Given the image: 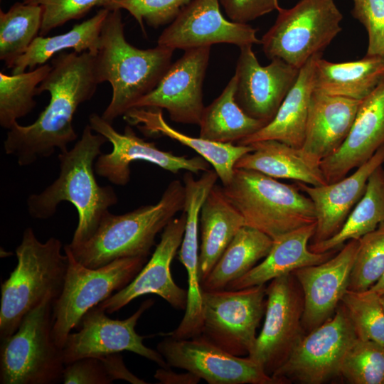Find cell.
Listing matches in <instances>:
<instances>
[{
    "mask_svg": "<svg viewBox=\"0 0 384 384\" xmlns=\"http://www.w3.org/2000/svg\"><path fill=\"white\" fill-rule=\"evenodd\" d=\"M95 54L89 51L60 53L51 60V69L37 88L48 92V105L31 124L18 122L8 129L4 149L21 166L50 156L56 149L68 150L78 134L73 125L78 107L90 100L100 84Z\"/></svg>",
    "mask_w": 384,
    "mask_h": 384,
    "instance_id": "cell-1",
    "label": "cell"
},
{
    "mask_svg": "<svg viewBox=\"0 0 384 384\" xmlns=\"http://www.w3.org/2000/svg\"><path fill=\"white\" fill-rule=\"evenodd\" d=\"M93 132L87 124L74 146L58 154V177L43 191L31 194L27 199L28 213L36 219L45 220L54 215L63 201L75 206L78 223L68 244L72 248L84 244L94 235L109 208L118 201L112 187L100 186L96 180L95 163L107 140Z\"/></svg>",
    "mask_w": 384,
    "mask_h": 384,
    "instance_id": "cell-2",
    "label": "cell"
},
{
    "mask_svg": "<svg viewBox=\"0 0 384 384\" xmlns=\"http://www.w3.org/2000/svg\"><path fill=\"white\" fill-rule=\"evenodd\" d=\"M174 51L158 45L148 49L131 45L125 38L121 10H110L95 54L100 84L108 82L112 90L102 118L112 123L152 91L170 67Z\"/></svg>",
    "mask_w": 384,
    "mask_h": 384,
    "instance_id": "cell-3",
    "label": "cell"
},
{
    "mask_svg": "<svg viewBox=\"0 0 384 384\" xmlns=\"http://www.w3.org/2000/svg\"><path fill=\"white\" fill-rule=\"evenodd\" d=\"M184 203L183 183L173 180L155 204L120 215L109 212L89 240L73 248L65 246L77 261L90 268L120 258L148 257L156 235L183 210Z\"/></svg>",
    "mask_w": 384,
    "mask_h": 384,
    "instance_id": "cell-4",
    "label": "cell"
},
{
    "mask_svg": "<svg viewBox=\"0 0 384 384\" xmlns=\"http://www.w3.org/2000/svg\"><path fill=\"white\" fill-rule=\"evenodd\" d=\"M63 243L52 237L41 242L27 228L16 248L17 265L1 284L0 338L11 336L26 314L46 299L60 294L68 265Z\"/></svg>",
    "mask_w": 384,
    "mask_h": 384,
    "instance_id": "cell-5",
    "label": "cell"
},
{
    "mask_svg": "<svg viewBox=\"0 0 384 384\" xmlns=\"http://www.w3.org/2000/svg\"><path fill=\"white\" fill-rule=\"evenodd\" d=\"M223 190L242 215L245 225L272 240L316 222L312 201L298 186L260 172L235 169Z\"/></svg>",
    "mask_w": 384,
    "mask_h": 384,
    "instance_id": "cell-6",
    "label": "cell"
},
{
    "mask_svg": "<svg viewBox=\"0 0 384 384\" xmlns=\"http://www.w3.org/2000/svg\"><path fill=\"white\" fill-rule=\"evenodd\" d=\"M48 297L30 311L18 329L1 340V384L61 383L65 368L62 349L53 338V307Z\"/></svg>",
    "mask_w": 384,
    "mask_h": 384,
    "instance_id": "cell-7",
    "label": "cell"
},
{
    "mask_svg": "<svg viewBox=\"0 0 384 384\" xmlns=\"http://www.w3.org/2000/svg\"><path fill=\"white\" fill-rule=\"evenodd\" d=\"M63 250L68 265L62 292L53 302L52 330L61 349L71 330L80 326L83 316L125 287L147 262V257H126L90 268L77 261L65 245Z\"/></svg>",
    "mask_w": 384,
    "mask_h": 384,
    "instance_id": "cell-8",
    "label": "cell"
},
{
    "mask_svg": "<svg viewBox=\"0 0 384 384\" xmlns=\"http://www.w3.org/2000/svg\"><path fill=\"white\" fill-rule=\"evenodd\" d=\"M342 18L333 0H300L290 9L280 8L260 44L268 58L300 69L341 32Z\"/></svg>",
    "mask_w": 384,
    "mask_h": 384,
    "instance_id": "cell-9",
    "label": "cell"
},
{
    "mask_svg": "<svg viewBox=\"0 0 384 384\" xmlns=\"http://www.w3.org/2000/svg\"><path fill=\"white\" fill-rule=\"evenodd\" d=\"M265 284L202 292L201 335L238 356L249 355L266 309Z\"/></svg>",
    "mask_w": 384,
    "mask_h": 384,
    "instance_id": "cell-10",
    "label": "cell"
},
{
    "mask_svg": "<svg viewBox=\"0 0 384 384\" xmlns=\"http://www.w3.org/2000/svg\"><path fill=\"white\" fill-rule=\"evenodd\" d=\"M265 321L247 356L272 376L305 335L302 289L292 273L270 281L266 287Z\"/></svg>",
    "mask_w": 384,
    "mask_h": 384,
    "instance_id": "cell-11",
    "label": "cell"
},
{
    "mask_svg": "<svg viewBox=\"0 0 384 384\" xmlns=\"http://www.w3.org/2000/svg\"><path fill=\"white\" fill-rule=\"evenodd\" d=\"M357 338L340 304L324 324L305 334L272 376L280 382L321 384L340 375L343 356Z\"/></svg>",
    "mask_w": 384,
    "mask_h": 384,
    "instance_id": "cell-12",
    "label": "cell"
},
{
    "mask_svg": "<svg viewBox=\"0 0 384 384\" xmlns=\"http://www.w3.org/2000/svg\"><path fill=\"white\" fill-rule=\"evenodd\" d=\"M156 348L169 367L186 370L209 384H281L250 357L233 355L201 334L185 339L166 336Z\"/></svg>",
    "mask_w": 384,
    "mask_h": 384,
    "instance_id": "cell-13",
    "label": "cell"
},
{
    "mask_svg": "<svg viewBox=\"0 0 384 384\" xmlns=\"http://www.w3.org/2000/svg\"><path fill=\"white\" fill-rule=\"evenodd\" d=\"M154 303L151 299L144 301L133 314L123 320L109 318L97 305L90 309L82 318L80 329L68 334L62 348L65 366L85 357L127 351L156 363L161 368H169L160 353L146 346L143 343L145 336L135 331L138 320Z\"/></svg>",
    "mask_w": 384,
    "mask_h": 384,
    "instance_id": "cell-14",
    "label": "cell"
},
{
    "mask_svg": "<svg viewBox=\"0 0 384 384\" xmlns=\"http://www.w3.org/2000/svg\"><path fill=\"white\" fill-rule=\"evenodd\" d=\"M88 121L92 130L104 136L112 145L111 152L97 157L95 171L113 184L125 186L129 182L130 164L135 161L149 162L173 174L186 170L198 174L210 169V164L202 156L190 158L161 150L155 143L137 137L129 125L124 133H119L112 123L97 113H92Z\"/></svg>",
    "mask_w": 384,
    "mask_h": 384,
    "instance_id": "cell-15",
    "label": "cell"
},
{
    "mask_svg": "<svg viewBox=\"0 0 384 384\" xmlns=\"http://www.w3.org/2000/svg\"><path fill=\"white\" fill-rule=\"evenodd\" d=\"M210 53V46L185 50L156 87L137 101L132 109H165L175 122L199 125L205 108L203 84Z\"/></svg>",
    "mask_w": 384,
    "mask_h": 384,
    "instance_id": "cell-16",
    "label": "cell"
},
{
    "mask_svg": "<svg viewBox=\"0 0 384 384\" xmlns=\"http://www.w3.org/2000/svg\"><path fill=\"white\" fill-rule=\"evenodd\" d=\"M218 43L239 47L260 43L255 28L223 16L219 0H192L157 40L158 46L184 50Z\"/></svg>",
    "mask_w": 384,
    "mask_h": 384,
    "instance_id": "cell-17",
    "label": "cell"
},
{
    "mask_svg": "<svg viewBox=\"0 0 384 384\" xmlns=\"http://www.w3.org/2000/svg\"><path fill=\"white\" fill-rule=\"evenodd\" d=\"M186 223V213L174 218L162 230L161 239L151 259L137 276L123 289L97 304L107 314L119 311L132 300L147 294H154L173 308L185 310L187 290L173 279L171 264L180 247Z\"/></svg>",
    "mask_w": 384,
    "mask_h": 384,
    "instance_id": "cell-18",
    "label": "cell"
},
{
    "mask_svg": "<svg viewBox=\"0 0 384 384\" xmlns=\"http://www.w3.org/2000/svg\"><path fill=\"white\" fill-rule=\"evenodd\" d=\"M252 45L240 47L235 76V98L251 117L269 123L294 84L299 69L279 58L261 65Z\"/></svg>",
    "mask_w": 384,
    "mask_h": 384,
    "instance_id": "cell-19",
    "label": "cell"
},
{
    "mask_svg": "<svg viewBox=\"0 0 384 384\" xmlns=\"http://www.w3.org/2000/svg\"><path fill=\"white\" fill-rule=\"evenodd\" d=\"M358 247V240H351L326 261L292 272L303 292L302 326L307 333L334 314L348 290Z\"/></svg>",
    "mask_w": 384,
    "mask_h": 384,
    "instance_id": "cell-20",
    "label": "cell"
},
{
    "mask_svg": "<svg viewBox=\"0 0 384 384\" xmlns=\"http://www.w3.org/2000/svg\"><path fill=\"white\" fill-rule=\"evenodd\" d=\"M384 145V80L358 107L351 130L341 146L322 160L320 168L327 183L344 178L368 161Z\"/></svg>",
    "mask_w": 384,
    "mask_h": 384,
    "instance_id": "cell-21",
    "label": "cell"
},
{
    "mask_svg": "<svg viewBox=\"0 0 384 384\" xmlns=\"http://www.w3.org/2000/svg\"><path fill=\"white\" fill-rule=\"evenodd\" d=\"M383 164L384 145L368 161L339 181L318 186L296 182L295 184L310 198L314 206L316 226L311 243L327 240L341 230L363 196L369 177Z\"/></svg>",
    "mask_w": 384,
    "mask_h": 384,
    "instance_id": "cell-22",
    "label": "cell"
},
{
    "mask_svg": "<svg viewBox=\"0 0 384 384\" xmlns=\"http://www.w3.org/2000/svg\"><path fill=\"white\" fill-rule=\"evenodd\" d=\"M361 101L313 92L304 140L300 148L309 161L320 166L322 160L341 146Z\"/></svg>",
    "mask_w": 384,
    "mask_h": 384,
    "instance_id": "cell-23",
    "label": "cell"
},
{
    "mask_svg": "<svg viewBox=\"0 0 384 384\" xmlns=\"http://www.w3.org/2000/svg\"><path fill=\"white\" fill-rule=\"evenodd\" d=\"M316 226V222L273 240L272 248L263 260L245 275L230 283L225 289H241L265 284L274 278L331 258L337 250L317 253L309 248V242L314 235Z\"/></svg>",
    "mask_w": 384,
    "mask_h": 384,
    "instance_id": "cell-24",
    "label": "cell"
},
{
    "mask_svg": "<svg viewBox=\"0 0 384 384\" xmlns=\"http://www.w3.org/2000/svg\"><path fill=\"white\" fill-rule=\"evenodd\" d=\"M124 117L129 124L137 125L144 134L169 137L195 151L213 166L223 186L231 181L236 162L243 155L253 151L250 144L215 142L178 132L166 122L161 109L133 108Z\"/></svg>",
    "mask_w": 384,
    "mask_h": 384,
    "instance_id": "cell-25",
    "label": "cell"
},
{
    "mask_svg": "<svg viewBox=\"0 0 384 384\" xmlns=\"http://www.w3.org/2000/svg\"><path fill=\"white\" fill-rule=\"evenodd\" d=\"M321 54V53H319ZM316 54L300 69L274 118L238 144L274 139L300 149L304 143L311 97L314 92V68Z\"/></svg>",
    "mask_w": 384,
    "mask_h": 384,
    "instance_id": "cell-26",
    "label": "cell"
},
{
    "mask_svg": "<svg viewBox=\"0 0 384 384\" xmlns=\"http://www.w3.org/2000/svg\"><path fill=\"white\" fill-rule=\"evenodd\" d=\"M384 80V56L366 55L348 62L332 63L319 54L314 62V91L363 100Z\"/></svg>",
    "mask_w": 384,
    "mask_h": 384,
    "instance_id": "cell-27",
    "label": "cell"
},
{
    "mask_svg": "<svg viewBox=\"0 0 384 384\" xmlns=\"http://www.w3.org/2000/svg\"><path fill=\"white\" fill-rule=\"evenodd\" d=\"M199 220L201 240L199 278L201 284L245 223L242 215L225 195L223 187L217 184L213 186L203 202Z\"/></svg>",
    "mask_w": 384,
    "mask_h": 384,
    "instance_id": "cell-28",
    "label": "cell"
},
{
    "mask_svg": "<svg viewBox=\"0 0 384 384\" xmlns=\"http://www.w3.org/2000/svg\"><path fill=\"white\" fill-rule=\"evenodd\" d=\"M253 151L243 155L235 169L254 170L274 178L318 186L327 184L320 166L309 161L301 149L269 139L250 144Z\"/></svg>",
    "mask_w": 384,
    "mask_h": 384,
    "instance_id": "cell-29",
    "label": "cell"
},
{
    "mask_svg": "<svg viewBox=\"0 0 384 384\" xmlns=\"http://www.w3.org/2000/svg\"><path fill=\"white\" fill-rule=\"evenodd\" d=\"M273 240L262 231L242 226L230 242L207 278L203 291L225 289L232 282L252 270L270 251Z\"/></svg>",
    "mask_w": 384,
    "mask_h": 384,
    "instance_id": "cell-30",
    "label": "cell"
},
{
    "mask_svg": "<svg viewBox=\"0 0 384 384\" xmlns=\"http://www.w3.org/2000/svg\"><path fill=\"white\" fill-rule=\"evenodd\" d=\"M109 9L101 8L91 18L75 24L66 33L53 36H37L28 50L13 64L12 74L46 64L55 54L64 50L97 53L102 25Z\"/></svg>",
    "mask_w": 384,
    "mask_h": 384,
    "instance_id": "cell-31",
    "label": "cell"
},
{
    "mask_svg": "<svg viewBox=\"0 0 384 384\" xmlns=\"http://www.w3.org/2000/svg\"><path fill=\"white\" fill-rule=\"evenodd\" d=\"M236 78L230 80L221 94L205 107L199 123V137L220 143L239 142L266 123L251 117L235 98Z\"/></svg>",
    "mask_w": 384,
    "mask_h": 384,
    "instance_id": "cell-32",
    "label": "cell"
},
{
    "mask_svg": "<svg viewBox=\"0 0 384 384\" xmlns=\"http://www.w3.org/2000/svg\"><path fill=\"white\" fill-rule=\"evenodd\" d=\"M186 223L178 251V260L188 277L187 304L177 328L166 334L175 338H191L201 335L203 325L202 289L199 278L198 229L200 208L191 205L185 210Z\"/></svg>",
    "mask_w": 384,
    "mask_h": 384,
    "instance_id": "cell-33",
    "label": "cell"
},
{
    "mask_svg": "<svg viewBox=\"0 0 384 384\" xmlns=\"http://www.w3.org/2000/svg\"><path fill=\"white\" fill-rule=\"evenodd\" d=\"M379 166L368 178L365 192L341 230L331 238L309 245L311 251L337 250L351 240H359L384 223V168Z\"/></svg>",
    "mask_w": 384,
    "mask_h": 384,
    "instance_id": "cell-34",
    "label": "cell"
},
{
    "mask_svg": "<svg viewBox=\"0 0 384 384\" xmlns=\"http://www.w3.org/2000/svg\"><path fill=\"white\" fill-rule=\"evenodd\" d=\"M42 22L40 5L18 1L6 11L0 10V60L9 68L38 36Z\"/></svg>",
    "mask_w": 384,
    "mask_h": 384,
    "instance_id": "cell-35",
    "label": "cell"
},
{
    "mask_svg": "<svg viewBox=\"0 0 384 384\" xmlns=\"http://www.w3.org/2000/svg\"><path fill=\"white\" fill-rule=\"evenodd\" d=\"M51 69L48 63L18 74L0 73V125L9 129L35 107L37 88Z\"/></svg>",
    "mask_w": 384,
    "mask_h": 384,
    "instance_id": "cell-36",
    "label": "cell"
},
{
    "mask_svg": "<svg viewBox=\"0 0 384 384\" xmlns=\"http://www.w3.org/2000/svg\"><path fill=\"white\" fill-rule=\"evenodd\" d=\"M341 304L358 338L384 346V309L377 293L370 289L360 292L348 289Z\"/></svg>",
    "mask_w": 384,
    "mask_h": 384,
    "instance_id": "cell-37",
    "label": "cell"
},
{
    "mask_svg": "<svg viewBox=\"0 0 384 384\" xmlns=\"http://www.w3.org/2000/svg\"><path fill=\"white\" fill-rule=\"evenodd\" d=\"M340 375L351 384H384V346L357 338L343 356Z\"/></svg>",
    "mask_w": 384,
    "mask_h": 384,
    "instance_id": "cell-38",
    "label": "cell"
},
{
    "mask_svg": "<svg viewBox=\"0 0 384 384\" xmlns=\"http://www.w3.org/2000/svg\"><path fill=\"white\" fill-rule=\"evenodd\" d=\"M384 273V223L358 240L348 289H370Z\"/></svg>",
    "mask_w": 384,
    "mask_h": 384,
    "instance_id": "cell-39",
    "label": "cell"
},
{
    "mask_svg": "<svg viewBox=\"0 0 384 384\" xmlns=\"http://www.w3.org/2000/svg\"><path fill=\"white\" fill-rule=\"evenodd\" d=\"M192 0H112L105 8L124 9L137 21L146 35L144 22L157 28L170 24Z\"/></svg>",
    "mask_w": 384,
    "mask_h": 384,
    "instance_id": "cell-40",
    "label": "cell"
},
{
    "mask_svg": "<svg viewBox=\"0 0 384 384\" xmlns=\"http://www.w3.org/2000/svg\"><path fill=\"white\" fill-rule=\"evenodd\" d=\"M112 0H23L40 5L43 22L39 36H45L51 30L75 19H79L94 7L106 8Z\"/></svg>",
    "mask_w": 384,
    "mask_h": 384,
    "instance_id": "cell-41",
    "label": "cell"
},
{
    "mask_svg": "<svg viewBox=\"0 0 384 384\" xmlns=\"http://www.w3.org/2000/svg\"><path fill=\"white\" fill-rule=\"evenodd\" d=\"M352 16L368 34L366 55L384 56V0H353Z\"/></svg>",
    "mask_w": 384,
    "mask_h": 384,
    "instance_id": "cell-42",
    "label": "cell"
},
{
    "mask_svg": "<svg viewBox=\"0 0 384 384\" xmlns=\"http://www.w3.org/2000/svg\"><path fill=\"white\" fill-rule=\"evenodd\" d=\"M62 383L64 384L112 383L100 358L85 357L65 366Z\"/></svg>",
    "mask_w": 384,
    "mask_h": 384,
    "instance_id": "cell-43",
    "label": "cell"
},
{
    "mask_svg": "<svg viewBox=\"0 0 384 384\" xmlns=\"http://www.w3.org/2000/svg\"><path fill=\"white\" fill-rule=\"evenodd\" d=\"M227 16L233 22L247 23L273 11H279V0H219Z\"/></svg>",
    "mask_w": 384,
    "mask_h": 384,
    "instance_id": "cell-44",
    "label": "cell"
},
{
    "mask_svg": "<svg viewBox=\"0 0 384 384\" xmlns=\"http://www.w3.org/2000/svg\"><path fill=\"white\" fill-rule=\"evenodd\" d=\"M102 361L107 373L113 382L124 380L132 384H146L147 382L137 377L125 366L123 358L119 353L99 356Z\"/></svg>",
    "mask_w": 384,
    "mask_h": 384,
    "instance_id": "cell-45",
    "label": "cell"
},
{
    "mask_svg": "<svg viewBox=\"0 0 384 384\" xmlns=\"http://www.w3.org/2000/svg\"><path fill=\"white\" fill-rule=\"evenodd\" d=\"M154 378L164 384H196L201 378L194 374L187 371L186 373H177L169 368H161L158 369Z\"/></svg>",
    "mask_w": 384,
    "mask_h": 384,
    "instance_id": "cell-46",
    "label": "cell"
},
{
    "mask_svg": "<svg viewBox=\"0 0 384 384\" xmlns=\"http://www.w3.org/2000/svg\"><path fill=\"white\" fill-rule=\"evenodd\" d=\"M370 289L377 293L379 296L384 294V273Z\"/></svg>",
    "mask_w": 384,
    "mask_h": 384,
    "instance_id": "cell-47",
    "label": "cell"
},
{
    "mask_svg": "<svg viewBox=\"0 0 384 384\" xmlns=\"http://www.w3.org/2000/svg\"><path fill=\"white\" fill-rule=\"evenodd\" d=\"M380 299L384 309V294L380 296Z\"/></svg>",
    "mask_w": 384,
    "mask_h": 384,
    "instance_id": "cell-48",
    "label": "cell"
}]
</instances>
